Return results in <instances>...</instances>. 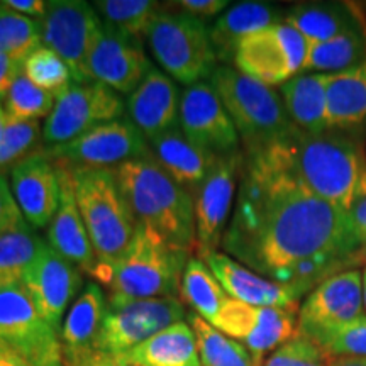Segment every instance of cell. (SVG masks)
I'll return each mask as SVG.
<instances>
[{"mask_svg": "<svg viewBox=\"0 0 366 366\" xmlns=\"http://www.w3.org/2000/svg\"><path fill=\"white\" fill-rule=\"evenodd\" d=\"M221 248L236 262L295 288L300 295L346 272L365 251L350 214L249 154L244 157Z\"/></svg>", "mask_w": 366, "mask_h": 366, "instance_id": "cell-1", "label": "cell"}, {"mask_svg": "<svg viewBox=\"0 0 366 366\" xmlns=\"http://www.w3.org/2000/svg\"><path fill=\"white\" fill-rule=\"evenodd\" d=\"M264 163L290 175L319 199L350 212L366 195V153L358 141L329 129L312 136L294 127L285 137L258 153Z\"/></svg>", "mask_w": 366, "mask_h": 366, "instance_id": "cell-2", "label": "cell"}, {"mask_svg": "<svg viewBox=\"0 0 366 366\" xmlns=\"http://www.w3.org/2000/svg\"><path fill=\"white\" fill-rule=\"evenodd\" d=\"M114 173L137 222L177 248L195 251L194 197L163 170L153 154L122 163Z\"/></svg>", "mask_w": 366, "mask_h": 366, "instance_id": "cell-3", "label": "cell"}, {"mask_svg": "<svg viewBox=\"0 0 366 366\" xmlns=\"http://www.w3.org/2000/svg\"><path fill=\"white\" fill-rule=\"evenodd\" d=\"M190 258L189 251L177 248L151 227L137 222L131 246L104 280L109 309L139 300L178 297L182 274Z\"/></svg>", "mask_w": 366, "mask_h": 366, "instance_id": "cell-4", "label": "cell"}, {"mask_svg": "<svg viewBox=\"0 0 366 366\" xmlns=\"http://www.w3.org/2000/svg\"><path fill=\"white\" fill-rule=\"evenodd\" d=\"M70 170L76 205L97 256V269L92 278L104 283L131 246L137 221L119 189L114 170Z\"/></svg>", "mask_w": 366, "mask_h": 366, "instance_id": "cell-5", "label": "cell"}, {"mask_svg": "<svg viewBox=\"0 0 366 366\" xmlns=\"http://www.w3.org/2000/svg\"><path fill=\"white\" fill-rule=\"evenodd\" d=\"M210 85L234 122L246 154L258 153L294 129L280 95L272 86L249 79L227 65L210 75Z\"/></svg>", "mask_w": 366, "mask_h": 366, "instance_id": "cell-6", "label": "cell"}, {"mask_svg": "<svg viewBox=\"0 0 366 366\" xmlns=\"http://www.w3.org/2000/svg\"><path fill=\"white\" fill-rule=\"evenodd\" d=\"M146 41L158 65L183 85L205 81L216 71L217 56L204 19L182 11L162 9L146 34Z\"/></svg>", "mask_w": 366, "mask_h": 366, "instance_id": "cell-7", "label": "cell"}, {"mask_svg": "<svg viewBox=\"0 0 366 366\" xmlns=\"http://www.w3.org/2000/svg\"><path fill=\"white\" fill-rule=\"evenodd\" d=\"M0 346L31 366H65L61 336L38 312L22 283L0 290Z\"/></svg>", "mask_w": 366, "mask_h": 366, "instance_id": "cell-8", "label": "cell"}, {"mask_svg": "<svg viewBox=\"0 0 366 366\" xmlns=\"http://www.w3.org/2000/svg\"><path fill=\"white\" fill-rule=\"evenodd\" d=\"M126 104L121 95L99 81H71L56 95L51 114L43 126L44 148H54L76 139L105 122L124 116Z\"/></svg>", "mask_w": 366, "mask_h": 366, "instance_id": "cell-9", "label": "cell"}, {"mask_svg": "<svg viewBox=\"0 0 366 366\" xmlns=\"http://www.w3.org/2000/svg\"><path fill=\"white\" fill-rule=\"evenodd\" d=\"M310 43L295 27L278 22L237 44L234 68L249 79L273 86L304 71Z\"/></svg>", "mask_w": 366, "mask_h": 366, "instance_id": "cell-10", "label": "cell"}, {"mask_svg": "<svg viewBox=\"0 0 366 366\" xmlns=\"http://www.w3.org/2000/svg\"><path fill=\"white\" fill-rule=\"evenodd\" d=\"M44 151L51 162L76 170H116L122 163L153 154L143 132L127 117L105 122L70 143Z\"/></svg>", "mask_w": 366, "mask_h": 366, "instance_id": "cell-11", "label": "cell"}, {"mask_svg": "<svg viewBox=\"0 0 366 366\" xmlns=\"http://www.w3.org/2000/svg\"><path fill=\"white\" fill-rule=\"evenodd\" d=\"M41 22L43 46L65 59L73 81H92L89 58L102 33V21L94 6L84 0H51Z\"/></svg>", "mask_w": 366, "mask_h": 366, "instance_id": "cell-12", "label": "cell"}, {"mask_svg": "<svg viewBox=\"0 0 366 366\" xmlns=\"http://www.w3.org/2000/svg\"><path fill=\"white\" fill-rule=\"evenodd\" d=\"M244 157L241 151L219 154L212 168L194 192L195 253L204 256L217 251L229 226Z\"/></svg>", "mask_w": 366, "mask_h": 366, "instance_id": "cell-13", "label": "cell"}, {"mask_svg": "<svg viewBox=\"0 0 366 366\" xmlns=\"http://www.w3.org/2000/svg\"><path fill=\"white\" fill-rule=\"evenodd\" d=\"M185 317V305L178 297L139 300L107 309L92 350L107 356H121Z\"/></svg>", "mask_w": 366, "mask_h": 366, "instance_id": "cell-14", "label": "cell"}, {"mask_svg": "<svg viewBox=\"0 0 366 366\" xmlns=\"http://www.w3.org/2000/svg\"><path fill=\"white\" fill-rule=\"evenodd\" d=\"M297 309L256 307L244 302L229 299L212 326L237 342H241L256 361L272 355L297 334Z\"/></svg>", "mask_w": 366, "mask_h": 366, "instance_id": "cell-15", "label": "cell"}, {"mask_svg": "<svg viewBox=\"0 0 366 366\" xmlns=\"http://www.w3.org/2000/svg\"><path fill=\"white\" fill-rule=\"evenodd\" d=\"M363 272L346 269L320 282L299 309L297 334L312 341L329 329L363 317Z\"/></svg>", "mask_w": 366, "mask_h": 366, "instance_id": "cell-16", "label": "cell"}, {"mask_svg": "<svg viewBox=\"0 0 366 366\" xmlns=\"http://www.w3.org/2000/svg\"><path fill=\"white\" fill-rule=\"evenodd\" d=\"M180 129L192 143L214 154L239 151V134L209 81L187 86L180 99Z\"/></svg>", "mask_w": 366, "mask_h": 366, "instance_id": "cell-17", "label": "cell"}, {"mask_svg": "<svg viewBox=\"0 0 366 366\" xmlns=\"http://www.w3.org/2000/svg\"><path fill=\"white\" fill-rule=\"evenodd\" d=\"M22 285L26 287L38 312L61 336L63 315L84 285L81 269L56 253L46 242L38 259L27 272Z\"/></svg>", "mask_w": 366, "mask_h": 366, "instance_id": "cell-18", "label": "cell"}, {"mask_svg": "<svg viewBox=\"0 0 366 366\" xmlns=\"http://www.w3.org/2000/svg\"><path fill=\"white\" fill-rule=\"evenodd\" d=\"M153 68L143 41L102 24V33L89 58L92 81L107 85L117 94L131 95Z\"/></svg>", "mask_w": 366, "mask_h": 366, "instance_id": "cell-19", "label": "cell"}, {"mask_svg": "<svg viewBox=\"0 0 366 366\" xmlns=\"http://www.w3.org/2000/svg\"><path fill=\"white\" fill-rule=\"evenodd\" d=\"M11 190L29 226L44 229L53 221L59 207L61 185L56 167L44 148L12 168Z\"/></svg>", "mask_w": 366, "mask_h": 366, "instance_id": "cell-20", "label": "cell"}, {"mask_svg": "<svg viewBox=\"0 0 366 366\" xmlns=\"http://www.w3.org/2000/svg\"><path fill=\"white\" fill-rule=\"evenodd\" d=\"M199 258L204 259L231 299L256 307L299 309L302 295L295 288L268 280L221 251H212Z\"/></svg>", "mask_w": 366, "mask_h": 366, "instance_id": "cell-21", "label": "cell"}, {"mask_svg": "<svg viewBox=\"0 0 366 366\" xmlns=\"http://www.w3.org/2000/svg\"><path fill=\"white\" fill-rule=\"evenodd\" d=\"M54 167L61 185V195H59V207L48 227V236H46L48 244L56 253L65 256L68 262L76 264L81 272L94 277L97 269V256L76 205L71 170L61 163H54Z\"/></svg>", "mask_w": 366, "mask_h": 366, "instance_id": "cell-22", "label": "cell"}, {"mask_svg": "<svg viewBox=\"0 0 366 366\" xmlns=\"http://www.w3.org/2000/svg\"><path fill=\"white\" fill-rule=\"evenodd\" d=\"M180 90L170 76L153 68L127 99L129 119L146 139L180 127Z\"/></svg>", "mask_w": 366, "mask_h": 366, "instance_id": "cell-23", "label": "cell"}, {"mask_svg": "<svg viewBox=\"0 0 366 366\" xmlns=\"http://www.w3.org/2000/svg\"><path fill=\"white\" fill-rule=\"evenodd\" d=\"M149 144L151 153L163 170L192 195L205 180L219 157L192 143L180 127L163 132L149 141Z\"/></svg>", "mask_w": 366, "mask_h": 366, "instance_id": "cell-24", "label": "cell"}, {"mask_svg": "<svg viewBox=\"0 0 366 366\" xmlns=\"http://www.w3.org/2000/svg\"><path fill=\"white\" fill-rule=\"evenodd\" d=\"M112 358L121 366H202L195 332L187 320L164 327L134 350Z\"/></svg>", "mask_w": 366, "mask_h": 366, "instance_id": "cell-25", "label": "cell"}, {"mask_svg": "<svg viewBox=\"0 0 366 366\" xmlns=\"http://www.w3.org/2000/svg\"><path fill=\"white\" fill-rule=\"evenodd\" d=\"M277 7L267 2H239L227 9L219 19L209 27L210 43L216 51L217 61L232 63L237 44L248 36L283 22Z\"/></svg>", "mask_w": 366, "mask_h": 366, "instance_id": "cell-26", "label": "cell"}, {"mask_svg": "<svg viewBox=\"0 0 366 366\" xmlns=\"http://www.w3.org/2000/svg\"><path fill=\"white\" fill-rule=\"evenodd\" d=\"M327 73H299L282 85V100L288 117L307 134L319 136L331 129L327 116Z\"/></svg>", "mask_w": 366, "mask_h": 366, "instance_id": "cell-27", "label": "cell"}, {"mask_svg": "<svg viewBox=\"0 0 366 366\" xmlns=\"http://www.w3.org/2000/svg\"><path fill=\"white\" fill-rule=\"evenodd\" d=\"M329 127L366 124V58L345 71L332 73L327 85Z\"/></svg>", "mask_w": 366, "mask_h": 366, "instance_id": "cell-28", "label": "cell"}, {"mask_svg": "<svg viewBox=\"0 0 366 366\" xmlns=\"http://www.w3.org/2000/svg\"><path fill=\"white\" fill-rule=\"evenodd\" d=\"M107 300L99 283H86L68 310L61 326V342L65 350L92 347L107 314Z\"/></svg>", "mask_w": 366, "mask_h": 366, "instance_id": "cell-29", "label": "cell"}, {"mask_svg": "<svg viewBox=\"0 0 366 366\" xmlns=\"http://www.w3.org/2000/svg\"><path fill=\"white\" fill-rule=\"evenodd\" d=\"M180 300L192 307L195 314L212 324L221 314L226 302L231 299L205 262L192 256L187 263L180 282Z\"/></svg>", "mask_w": 366, "mask_h": 366, "instance_id": "cell-30", "label": "cell"}, {"mask_svg": "<svg viewBox=\"0 0 366 366\" xmlns=\"http://www.w3.org/2000/svg\"><path fill=\"white\" fill-rule=\"evenodd\" d=\"M44 246L27 221L0 236V290L21 285Z\"/></svg>", "mask_w": 366, "mask_h": 366, "instance_id": "cell-31", "label": "cell"}, {"mask_svg": "<svg viewBox=\"0 0 366 366\" xmlns=\"http://www.w3.org/2000/svg\"><path fill=\"white\" fill-rule=\"evenodd\" d=\"M283 22L295 27L310 44L336 38L356 26L350 9L337 4H300L285 14Z\"/></svg>", "mask_w": 366, "mask_h": 366, "instance_id": "cell-32", "label": "cell"}, {"mask_svg": "<svg viewBox=\"0 0 366 366\" xmlns=\"http://www.w3.org/2000/svg\"><path fill=\"white\" fill-rule=\"evenodd\" d=\"M365 58L366 36L358 26H353L336 38L310 44L304 71L332 75L358 65Z\"/></svg>", "mask_w": 366, "mask_h": 366, "instance_id": "cell-33", "label": "cell"}, {"mask_svg": "<svg viewBox=\"0 0 366 366\" xmlns=\"http://www.w3.org/2000/svg\"><path fill=\"white\" fill-rule=\"evenodd\" d=\"M187 322L195 332L202 366H262L241 342L231 340L199 314H187Z\"/></svg>", "mask_w": 366, "mask_h": 366, "instance_id": "cell-34", "label": "cell"}, {"mask_svg": "<svg viewBox=\"0 0 366 366\" xmlns=\"http://www.w3.org/2000/svg\"><path fill=\"white\" fill-rule=\"evenodd\" d=\"M92 6L104 26L141 41L162 11L159 4L151 0H97Z\"/></svg>", "mask_w": 366, "mask_h": 366, "instance_id": "cell-35", "label": "cell"}, {"mask_svg": "<svg viewBox=\"0 0 366 366\" xmlns=\"http://www.w3.org/2000/svg\"><path fill=\"white\" fill-rule=\"evenodd\" d=\"M43 44V22L22 16L0 2V53L26 61Z\"/></svg>", "mask_w": 366, "mask_h": 366, "instance_id": "cell-36", "label": "cell"}, {"mask_svg": "<svg viewBox=\"0 0 366 366\" xmlns=\"http://www.w3.org/2000/svg\"><path fill=\"white\" fill-rule=\"evenodd\" d=\"M56 104V94L39 89L24 73L17 76L9 90L4 109L9 119L16 121H39L48 119Z\"/></svg>", "mask_w": 366, "mask_h": 366, "instance_id": "cell-37", "label": "cell"}, {"mask_svg": "<svg viewBox=\"0 0 366 366\" xmlns=\"http://www.w3.org/2000/svg\"><path fill=\"white\" fill-rule=\"evenodd\" d=\"M43 127L39 121H16L7 117L6 129L0 139V175H6L17 163L39 151Z\"/></svg>", "mask_w": 366, "mask_h": 366, "instance_id": "cell-38", "label": "cell"}, {"mask_svg": "<svg viewBox=\"0 0 366 366\" xmlns=\"http://www.w3.org/2000/svg\"><path fill=\"white\" fill-rule=\"evenodd\" d=\"M24 75L39 89L59 94L73 81L70 66L53 49L41 44L24 61Z\"/></svg>", "mask_w": 366, "mask_h": 366, "instance_id": "cell-39", "label": "cell"}, {"mask_svg": "<svg viewBox=\"0 0 366 366\" xmlns=\"http://www.w3.org/2000/svg\"><path fill=\"white\" fill-rule=\"evenodd\" d=\"M312 342L322 350L327 358H366V315L319 334Z\"/></svg>", "mask_w": 366, "mask_h": 366, "instance_id": "cell-40", "label": "cell"}, {"mask_svg": "<svg viewBox=\"0 0 366 366\" xmlns=\"http://www.w3.org/2000/svg\"><path fill=\"white\" fill-rule=\"evenodd\" d=\"M263 366H327V356L307 337L295 334L290 341L274 350Z\"/></svg>", "mask_w": 366, "mask_h": 366, "instance_id": "cell-41", "label": "cell"}, {"mask_svg": "<svg viewBox=\"0 0 366 366\" xmlns=\"http://www.w3.org/2000/svg\"><path fill=\"white\" fill-rule=\"evenodd\" d=\"M26 219L22 216L11 190V183L6 175H0V236L6 234L11 229L17 227Z\"/></svg>", "mask_w": 366, "mask_h": 366, "instance_id": "cell-42", "label": "cell"}, {"mask_svg": "<svg viewBox=\"0 0 366 366\" xmlns=\"http://www.w3.org/2000/svg\"><path fill=\"white\" fill-rule=\"evenodd\" d=\"M65 366H121L112 356L85 347V350H65L63 347Z\"/></svg>", "mask_w": 366, "mask_h": 366, "instance_id": "cell-43", "label": "cell"}, {"mask_svg": "<svg viewBox=\"0 0 366 366\" xmlns=\"http://www.w3.org/2000/svg\"><path fill=\"white\" fill-rule=\"evenodd\" d=\"M170 6L180 9L182 12L190 14V16L199 17V19H207V17L226 12L229 2L227 0H180V2H173Z\"/></svg>", "mask_w": 366, "mask_h": 366, "instance_id": "cell-44", "label": "cell"}, {"mask_svg": "<svg viewBox=\"0 0 366 366\" xmlns=\"http://www.w3.org/2000/svg\"><path fill=\"white\" fill-rule=\"evenodd\" d=\"M21 73H24V61L0 53V99L6 100L9 90Z\"/></svg>", "mask_w": 366, "mask_h": 366, "instance_id": "cell-45", "label": "cell"}, {"mask_svg": "<svg viewBox=\"0 0 366 366\" xmlns=\"http://www.w3.org/2000/svg\"><path fill=\"white\" fill-rule=\"evenodd\" d=\"M4 4L22 16L33 17V19L38 17L39 21L44 19L46 9H48V2L44 0H4Z\"/></svg>", "mask_w": 366, "mask_h": 366, "instance_id": "cell-46", "label": "cell"}, {"mask_svg": "<svg viewBox=\"0 0 366 366\" xmlns=\"http://www.w3.org/2000/svg\"><path fill=\"white\" fill-rule=\"evenodd\" d=\"M0 366H31V365L22 360L21 356L12 353L11 350L0 346Z\"/></svg>", "mask_w": 366, "mask_h": 366, "instance_id": "cell-47", "label": "cell"}, {"mask_svg": "<svg viewBox=\"0 0 366 366\" xmlns=\"http://www.w3.org/2000/svg\"><path fill=\"white\" fill-rule=\"evenodd\" d=\"M327 366H366V358L334 356V358H327Z\"/></svg>", "mask_w": 366, "mask_h": 366, "instance_id": "cell-48", "label": "cell"}, {"mask_svg": "<svg viewBox=\"0 0 366 366\" xmlns=\"http://www.w3.org/2000/svg\"><path fill=\"white\" fill-rule=\"evenodd\" d=\"M6 124H7V114H6V109H4V105L0 104V139H2V136H4Z\"/></svg>", "mask_w": 366, "mask_h": 366, "instance_id": "cell-49", "label": "cell"}, {"mask_svg": "<svg viewBox=\"0 0 366 366\" xmlns=\"http://www.w3.org/2000/svg\"><path fill=\"white\" fill-rule=\"evenodd\" d=\"M363 305L366 309V268L363 269Z\"/></svg>", "mask_w": 366, "mask_h": 366, "instance_id": "cell-50", "label": "cell"}, {"mask_svg": "<svg viewBox=\"0 0 366 366\" xmlns=\"http://www.w3.org/2000/svg\"><path fill=\"white\" fill-rule=\"evenodd\" d=\"M365 254H366V251H365Z\"/></svg>", "mask_w": 366, "mask_h": 366, "instance_id": "cell-51", "label": "cell"}]
</instances>
